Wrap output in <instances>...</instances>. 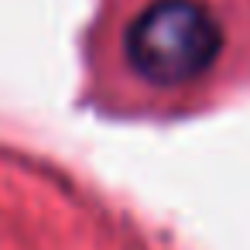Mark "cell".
Returning a JSON list of instances; mask_svg holds the SVG:
<instances>
[{
  "label": "cell",
  "mask_w": 250,
  "mask_h": 250,
  "mask_svg": "<svg viewBox=\"0 0 250 250\" xmlns=\"http://www.w3.org/2000/svg\"><path fill=\"white\" fill-rule=\"evenodd\" d=\"M124 52L144 83L175 89L219 59L223 28L195 0H154L127 28Z\"/></svg>",
  "instance_id": "obj_1"
}]
</instances>
